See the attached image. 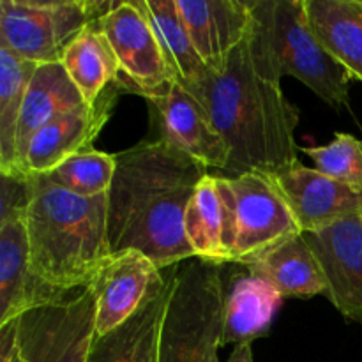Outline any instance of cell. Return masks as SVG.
Masks as SVG:
<instances>
[{
    "mask_svg": "<svg viewBox=\"0 0 362 362\" xmlns=\"http://www.w3.org/2000/svg\"><path fill=\"white\" fill-rule=\"evenodd\" d=\"M108 193V243L113 255L140 251L159 271L193 260L184 230L191 197L209 168L163 140L117 152Z\"/></svg>",
    "mask_w": 362,
    "mask_h": 362,
    "instance_id": "1",
    "label": "cell"
},
{
    "mask_svg": "<svg viewBox=\"0 0 362 362\" xmlns=\"http://www.w3.org/2000/svg\"><path fill=\"white\" fill-rule=\"evenodd\" d=\"M180 85L207 110L228 148L221 177L276 173L299 161V110L285 98L281 85L257 73L247 37L221 69H207L197 81Z\"/></svg>",
    "mask_w": 362,
    "mask_h": 362,
    "instance_id": "2",
    "label": "cell"
},
{
    "mask_svg": "<svg viewBox=\"0 0 362 362\" xmlns=\"http://www.w3.org/2000/svg\"><path fill=\"white\" fill-rule=\"evenodd\" d=\"M30 186L23 219L32 274L60 292L87 288L113 257L108 194L78 197L45 175H30Z\"/></svg>",
    "mask_w": 362,
    "mask_h": 362,
    "instance_id": "3",
    "label": "cell"
},
{
    "mask_svg": "<svg viewBox=\"0 0 362 362\" xmlns=\"http://www.w3.org/2000/svg\"><path fill=\"white\" fill-rule=\"evenodd\" d=\"M251 13L247 46L260 76L278 85L292 76L336 112L349 108L354 78L313 35L304 0H251Z\"/></svg>",
    "mask_w": 362,
    "mask_h": 362,
    "instance_id": "4",
    "label": "cell"
},
{
    "mask_svg": "<svg viewBox=\"0 0 362 362\" xmlns=\"http://www.w3.org/2000/svg\"><path fill=\"white\" fill-rule=\"evenodd\" d=\"M221 346L223 265L193 258L177 271L158 362H219Z\"/></svg>",
    "mask_w": 362,
    "mask_h": 362,
    "instance_id": "5",
    "label": "cell"
},
{
    "mask_svg": "<svg viewBox=\"0 0 362 362\" xmlns=\"http://www.w3.org/2000/svg\"><path fill=\"white\" fill-rule=\"evenodd\" d=\"M119 0H0V46L35 64L60 62L66 46Z\"/></svg>",
    "mask_w": 362,
    "mask_h": 362,
    "instance_id": "6",
    "label": "cell"
},
{
    "mask_svg": "<svg viewBox=\"0 0 362 362\" xmlns=\"http://www.w3.org/2000/svg\"><path fill=\"white\" fill-rule=\"evenodd\" d=\"M21 362H87L95 338L92 286L16 318Z\"/></svg>",
    "mask_w": 362,
    "mask_h": 362,
    "instance_id": "7",
    "label": "cell"
},
{
    "mask_svg": "<svg viewBox=\"0 0 362 362\" xmlns=\"http://www.w3.org/2000/svg\"><path fill=\"white\" fill-rule=\"evenodd\" d=\"M98 27L112 45L120 66L117 85L144 99L166 94L175 83L161 45L138 0H119Z\"/></svg>",
    "mask_w": 362,
    "mask_h": 362,
    "instance_id": "8",
    "label": "cell"
},
{
    "mask_svg": "<svg viewBox=\"0 0 362 362\" xmlns=\"http://www.w3.org/2000/svg\"><path fill=\"white\" fill-rule=\"evenodd\" d=\"M235 198V244L230 264L250 265L281 244L303 235L269 173L228 179Z\"/></svg>",
    "mask_w": 362,
    "mask_h": 362,
    "instance_id": "9",
    "label": "cell"
},
{
    "mask_svg": "<svg viewBox=\"0 0 362 362\" xmlns=\"http://www.w3.org/2000/svg\"><path fill=\"white\" fill-rule=\"evenodd\" d=\"M166 271L140 251L113 255L92 281L95 293V336L108 334L133 318L165 286Z\"/></svg>",
    "mask_w": 362,
    "mask_h": 362,
    "instance_id": "10",
    "label": "cell"
},
{
    "mask_svg": "<svg viewBox=\"0 0 362 362\" xmlns=\"http://www.w3.org/2000/svg\"><path fill=\"white\" fill-rule=\"evenodd\" d=\"M303 233L318 232L362 212V189H356L297 161L269 173Z\"/></svg>",
    "mask_w": 362,
    "mask_h": 362,
    "instance_id": "11",
    "label": "cell"
},
{
    "mask_svg": "<svg viewBox=\"0 0 362 362\" xmlns=\"http://www.w3.org/2000/svg\"><path fill=\"white\" fill-rule=\"evenodd\" d=\"M159 126V140L221 175L228 165V148L207 110L179 83L166 94L147 99Z\"/></svg>",
    "mask_w": 362,
    "mask_h": 362,
    "instance_id": "12",
    "label": "cell"
},
{
    "mask_svg": "<svg viewBox=\"0 0 362 362\" xmlns=\"http://www.w3.org/2000/svg\"><path fill=\"white\" fill-rule=\"evenodd\" d=\"M327 278V299L362 325V223L359 214L318 232L304 233Z\"/></svg>",
    "mask_w": 362,
    "mask_h": 362,
    "instance_id": "13",
    "label": "cell"
},
{
    "mask_svg": "<svg viewBox=\"0 0 362 362\" xmlns=\"http://www.w3.org/2000/svg\"><path fill=\"white\" fill-rule=\"evenodd\" d=\"M120 94L119 85H110L94 105L81 106L39 129L28 141L25 172L28 175H46L71 156L92 148L94 140L112 117Z\"/></svg>",
    "mask_w": 362,
    "mask_h": 362,
    "instance_id": "14",
    "label": "cell"
},
{
    "mask_svg": "<svg viewBox=\"0 0 362 362\" xmlns=\"http://www.w3.org/2000/svg\"><path fill=\"white\" fill-rule=\"evenodd\" d=\"M191 42L209 69H221L250 35L251 0H177Z\"/></svg>",
    "mask_w": 362,
    "mask_h": 362,
    "instance_id": "15",
    "label": "cell"
},
{
    "mask_svg": "<svg viewBox=\"0 0 362 362\" xmlns=\"http://www.w3.org/2000/svg\"><path fill=\"white\" fill-rule=\"evenodd\" d=\"M73 293L49 288L32 274L23 218L0 223V325Z\"/></svg>",
    "mask_w": 362,
    "mask_h": 362,
    "instance_id": "16",
    "label": "cell"
},
{
    "mask_svg": "<svg viewBox=\"0 0 362 362\" xmlns=\"http://www.w3.org/2000/svg\"><path fill=\"white\" fill-rule=\"evenodd\" d=\"M283 297L264 279L223 265V346L253 343L265 336Z\"/></svg>",
    "mask_w": 362,
    "mask_h": 362,
    "instance_id": "17",
    "label": "cell"
},
{
    "mask_svg": "<svg viewBox=\"0 0 362 362\" xmlns=\"http://www.w3.org/2000/svg\"><path fill=\"white\" fill-rule=\"evenodd\" d=\"M180 265L166 269V281L144 308L108 334L95 336L87 362H158L163 318Z\"/></svg>",
    "mask_w": 362,
    "mask_h": 362,
    "instance_id": "18",
    "label": "cell"
},
{
    "mask_svg": "<svg viewBox=\"0 0 362 362\" xmlns=\"http://www.w3.org/2000/svg\"><path fill=\"white\" fill-rule=\"evenodd\" d=\"M83 95L73 83L60 62L39 64L28 85L16 131V177H30L25 172V152L28 141L46 124L85 106Z\"/></svg>",
    "mask_w": 362,
    "mask_h": 362,
    "instance_id": "19",
    "label": "cell"
},
{
    "mask_svg": "<svg viewBox=\"0 0 362 362\" xmlns=\"http://www.w3.org/2000/svg\"><path fill=\"white\" fill-rule=\"evenodd\" d=\"M246 267L251 274L271 285L283 299L327 296V278L304 233L269 251Z\"/></svg>",
    "mask_w": 362,
    "mask_h": 362,
    "instance_id": "20",
    "label": "cell"
},
{
    "mask_svg": "<svg viewBox=\"0 0 362 362\" xmlns=\"http://www.w3.org/2000/svg\"><path fill=\"white\" fill-rule=\"evenodd\" d=\"M304 7L318 42L362 81V0H304Z\"/></svg>",
    "mask_w": 362,
    "mask_h": 362,
    "instance_id": "21",
    "label": "cell"
},
{
    "mask_svg": "<svg viewBox=\"0 0 362 362\" xmlns=\"http://www.w3.org/2000/svg\"><path fill=\"white\" fill-rule=\"evenodd\" d=\"M60 64L87 105H94L120 76L119 60L98 21L88 25L66 46Z\"/></svg>",
    "mask_w": 362,
    "mask_h": 362,
    "instance_id": "22",
    "label": "cell"
},
{
    "mask_svg": "<svg viewBox=\"0 0 362 362\" xmlns=\"http://www.w3.org/2000/svg\"><path fill=\"white\" fill-rule=\"evenodd\" d=\"M151 21L173 78L179 83H191L207 73L209 67L200 59L191 42L189 32L180 16L177 0H138Z\"/></svg>",
    "mask_w": 362,
    "mask_h": 362,
    "instance_id": "23",
    "label": "cell"
},
{
    "mask_svg": "<svg viewBox=\"0 0 362 362\" xmlns=\"http://www.w3.org/2000/svg\"><path fill=\"white\" fill-rule=\"evenodd\" d=\"M39 64L0 46V173L16 177V131Z\"/></svg>",
    "mask_w": 362,
    "mask_h": 362,
    "instance_id": "24",
    "label": "cell"
},
{
    "mask_svg": "<svg viewBox=\"0 0 362 362\" xmlns=\"http://www.w3.org/2000/svg\"><path fill=\"white\" fill-rule=\"evenodd\" d=\"M223 226L225 214L216 175L209 173L194 189L184 216V230L198 260L218 265L226 264Z\"/></svg>",
    "mask_w": 362,
    "mask_h": 362,
    "instance_id": "25",
    "label": "cell"
},
{
    "mask_svg": "<svg viewBox=\"0 0 362 362\" xmlns=\"http://www.w3.org/2000/svg\"><path fill=\"white\" fill-rule=\"evenodd\" d=\"M115 168V154L88 148L67 158L45 177L69 193L83 198H94L110 193Z\"/></svg>",
    "mask_w": 362,
    "mask_h": 362,
    "instance_id": "26",
    "label": "cell"
},
{
    "mask_svg": "<svg viewBox=\"0 0 362 362\" xmlns=\"http://www.w3.org/2000/svg\"><path fill=\"white\" fill-rule=\"evenodd\" d=\"M310 156L315 170L324 175L362 189V140L349 133H336L331 144L320 147H299Z\"/></svg>",
    "mask_w": 362,
    "mask_h": 362,
    "instance_id": "27",
    "label": "cell"
},
{
    "mask_svg": "<svg viewBox=\"0 0 362 362\" xmlns=\"http://www.w3.org/2000/svg\"><path fill=\"white\" fill-rule=\"evenodd\" d=\"M30 194V177L0 173V223L25 218Z\"/></svg>",
    "mask_w": 362,
    "mask_h": 362,
    "instance_id": "28",
    "label": "cell"
},
{
    "mask_svg": "<svg viewBox=\"0 0 362 362\" xmlns=\"http://www.w3.org/2000/svg\"><path fill=\"white\" fill-rule=\"evenodd\" d=\"M226 362H255L253 343H239V345L233 346V352L230 354Z\"/></svg>",
    "mask_w": 362,
    "mask_h": 362,
    "instance_id": "29",
    "label": "cell"
},
{
    "mask_svg": "<svg viewBox=\"0 0 362 362\" xmlns=\"http://www.w3.org/2000/svg\"><path fill=\"white\" fill-rule=\"evenodd\" d=\"M359 218H361V223H362V212L359 214Z\"/></svg>",
    "mask_w": 362,
    "mask_h": 362,
    "instance_id": "30",
    "label": "cell"
}]
</instances>
